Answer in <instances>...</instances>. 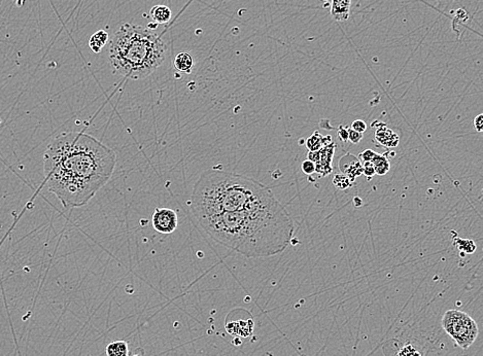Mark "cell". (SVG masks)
<instances>
[{
    "label": "cell",
    "mask_w": 483,
    "mask_h": 356,
    "mask_svg": "<svg viewBox=\"0 0 483 356\" xmlns=\"http://www.w3.org/2000/svg\"><path fill=\"white\" fill-rule=\"evenodd\" d=\"M116 163V152L95 137L61 133L44 151V182L64 208L81 207L109 182Z\"/></svg>",
    "instance_id": "obj_1"
},
{
    "label": "cell",
    "mask_w": 483,
    "mask_h": 356,
    "mask_svg": "<svg viewBox=\"0 0 483 356\" xmlns=\"http://www.w3.org/2000/svg\"><path fill=\"white\" fill-rule=\"evenodd\" d=\"M208 236L246 258L272 257L291 243L294 223L277 200L267 205L198 218Z\"/></svg>",
    "instance_id": "obj_2"
},
{
    "label": "cell",
    "mask_w": 483,
    "mask_h": 356,
    "mask_svg": "<svg viewBox=\"0 0 483 356\" xmlns=\"http://www.w3.org/2000/svg\"><path fill=\"white\" fill-rule=\"evenodd\" d=\"M277 201L273 191L258 180L223 170L204 171L190 199L193 214L200 217L234 212Z\"/></svg>",
    "instance_id": "obj_3"
},
{
    "label": "cell",
    "mask_w": 483,
    "mask_h": 356,
    "mask_svg": "<svg viewBox=\"0 0 483 356\" xmlns=\"http://www.w3.org/2000/svg\"><path fill=\"white\" fill-rule=\"evenodd\" d=\"M167 46L146 27L125 23L111 39L109 59L119 75L144 79L163 64Z\"/></svg>",
    "instance_id": "obj_4"
},
{
    "label": "cell",
    "mask_w": 483,
    "mask_h": 356,
    "mask_svg": "<svg viewBox=\"0 0 483 356\" xmlns=\"http://www.w3.org/2000/svg\"><path fill=\"white\" fill-rule=\"evenodd\" d=\"M444 331L463 349H468L478 336V325L475 320L465 312L448 310L441 320Z\"/></svg>",
    "instance_id": "obj_5"
},
{
    "label": "cell",
    "mask_w": 483,
    "mask_h": 356,
    "mask_svg": "<svg viewBox=\"0 0 483 356\" xmlns=\"http://www.w3.org/2000/svg\"><path fill=\"white\" fill-rule=\"evenodd\" d=\"M151 224L160 234L169 235L177 229V213L171 208H156L151 216Z\"/></svg>",
    "instance_id": "obj_6"
},
{
    "label": "cell",
    "mask_w": 483,
    "mask_h": 356,
    "mask_svg": "<svg viewBox=\"0 0 483 356\" xmlns=\"http://www.w3.org/2000/svg\"><path fill=\"white\" fill-rule=\"evenodd\" d=\"M336 144L332 142L329 145L323 146L319 149V161L315 164V172L319 174L320 177L328 176L332 173V161L334 158Z\"/></svg>",
    "instance_id": "obj_7"
},
{
    "label": "cell",
    "mask_w": 483,
    "mask_h": 356,
    "mask_svg": "<svg viewBox=\"0 0 483 356\" xmlns=\"http://www.w3.org/2000/svg\"><path fill=\"white\" fill-rule=\"evenodd\" d=\"M339 168L342 174L346 175L351 181H354V179L358 176L363 174L362 163L354 156H351L350 154H347L340 159Z\"/></svg>",
    "instance_id": "obj_8"
},
{
    "label": "cell",
    "mask_w": 483,
    "mask_h": 356,
    "mask_svg": "<svg viewBox=\"0 0 483 356\" xmlns=\"http://www.w3.org/2000/svg\"><path fill=\"white\" fill-rule=\"evenodd\" d=\"M376 124L377 127L376 131H375L376 140L387 147H396L400 142V137L391 129H389L385 124L378 122Z\"/></svg>",
    "instance_id": "obj_9"
},
{
    "label": "cell",
    "mask_w": 483,
    "mask_h": 356,
    "mask_svg": "<svg viewBox=\"0 0 483 356\" xmlns=\"http://www.w3.org/2000/svg\"><path fill=\"white\" fill-rule=\"evenodd\" d=\"M351 0H332L331 16L338 22H344L349 17Z\"/></svg>",
    "instance_id": "obj_10"
},
{
    "label": "cell",
    "mask_w": 483,
    "mask_h": 356,
    "mask_svg": "<svg viewBox=\"0 0 483 356\" xmlns=\"http://www.w3.org/2000/svg\"><path fill=\"white\" fill-rule=\"evenodd\" d=\"M227 332L231 335L235 336H240V337H248L252 334L253 331V321L251 319L243 321H233L231 323H228L227 326Z\"/></svg>",
    "instance_id": "obj_11"
},
{
    "label": "cell",
    "mask_w": 483,
    "mask_h": 356,
    "mask_svg": "<svg viewBox=\"0 0 483 356\" xmlns=\"http://www.w3.org/2000/svg\"><path fill=\"white\" fill-rule=\"evenodd\" d=\"M333 142L332 136H323L319 132H314L306 140V147L309 151L319 150L323 146L329 145Z\"/></svg>",
    "instance_id": "obj_12"
},
{
    "label": "cell",
    "mask_w": 483,
    "mask_h": 356,
    "mask_svg": "<svg viewBox=\"0 0 483 356\" xmlns=\"http://www.w3.org/2000/svg\"><path fill=\"white\" fill-rule=\"evenodd\" d=\"M173 64L177 71L182 73H191L194 67V60L189 53L183 52L176 55Z\"/></svg>",
    "instance_id": "obj_13"
},
{
    "label": "cell",
    "mask_w": 483,
    "mask_h": 356,
    "mask_svg": "<svg viewBox=\"0 0 483 356\" xmlns=\"http://www.w3.org/2000/svg\"><path fill=\"white\" fill-rule=\"evenodd\" d=\"M149 15L157 24H166L170 21L172 13L167 6L160 5V6H155L150 10Z\"/></svg>",
    "instance_id": "obj_14"
},
{
    "label": "cell",
    "mask_w": 483,
    "mask_h": 356,
    "mask_svg": "<svg viewBox=\"0 0 483 356\" xmlns=\"http://www.w3.org/2000/svg\"><path fill=\"white\" fill-rule=\"evenodd\" d=\"M107 41H109V34H107V32H105L104 30H98L91 36L89 40V46L94 53H99Z\"/></svg>",
    "instance_id": "obj_15"
},
{
    "label": "cell",
    "mask_w": 483,
    "mask_h": 356,
    "mask_svg": "<svg viewBox=\"0 0 483 356\" xmlns=\"http://www.w3.org/2000/svg\"><path fill=\"white\" fill-rule=\"evenodd\" d=\"M371 163L373 164L375 168V174L380 175V176L386 175L391 169V164L388 157L386 155L377 154V152H376V155L374 156Z\"/></svg>",
    "instance_id": "obj_16"
},
{
    "label": "cell",
    "mask_w": 483,
    "mask_h": 356,
    "mask_svg": "<svg viewBox=\"0 0 483 356\" xmlns=\"http://www.w3.org/2000/svg\"><path fill=\"white\" fill-rule=\"evenodd\" d=\"M107 356H128V344L125 341H115L106 347Z\"/></svg>",
    "instance_id": "obj_17"
},
{
    "label": "cell",
    "mask_w": 483,
    "mask_h": 356,
    "mask_svg": "<svg viewBox=\"0 0 483 356\" xmlns=\"http://www.w3.org/2000/svg\"><path fill=\"white\" fill-rule=\"evenodd\" d=\"M333 183L339 189H346L352 185V181L344 174H336L334 176Z\"/></svg>",
    "instance_id": "obj_18"
},
{
    "label": "cell",
    "mask_w": 483,
    "mask_h": 356,
    "mask_svg": "<svg viewBox=\"0 0 483 356\" xmlns=\"http://www.w3.org/2000/svg\"><path fill=\"white\" fill-rule=\"evenodd\" d=\"M457 248L462 251H465L466 253H473L475 250H476V245L473 241L471 240H464V239H460V238H456V242H455Z\"/></svg>",
    "instance_id": "obj_19"
},
{
    "label": "cell",
    "mask_w": 483,
    "mask_h": 356,
    "mask_svg": "<svg viewBox=\"0 0 483 356\" xmlns=\"http://www.w3.org/2000/svg\"><path fill=\"white\" fill-rule=\"evenodd\" d=\"M398 356H421V354L412 345L407 344L398 352Z\"/></svg>",
    "instance_id": "obj_20"
},
{
    "label": "cell",
    "mask_w": 483,
    "mask_h": 356,
    "mask_svg": "<svg viewBox=\"0 0 483 356\" xmlns=\"http://www.w3.org/2000/svg\"><path fill=\"white\" fill-rule=\"evenodd\" d=\"M362 165H363V174H365V176L368 179H371L375 175V168L373 164L371 162H364L362 163Z\"/></svg>",
    "instance_id": "obj_21"
},
{
    "label": "cell",
    "mask_w": 483,
    "mask_h": 356,
    "mask_svg": "<svg viewBox=\"0 0 483 356\" xmlns=\"http://www.w3.org/2000/svg\"><path fill=\"white\" fill-rule=\"evenodd\" d=\"M301 170L307 175H311L315 172V164L309 160H306L301 165Z\"/></svg>",
    "instance_id": "obj_22"
},
{
    "label": "cell",
    "mask_w": 483,
    "mask_h": 356,
    "mask_svg": "<svg viewBox=\"0 0 483 356\" xmlns=\"http://www.w3.org/2000/svg\"><path fill=\"white\" fill-rule=\"evenodd\" d=\"M375 155H376V152H375L374 150H372V149H367V150L363 151L362 154H360L359 159H360V161H362L363 163H364V162H371V161L373 160V158H374Z\"/></svg>",
    "instance_id": "obj_23"
},
{
    "label": "cell",
    "mask_w": 483,
    "mask_h": 356,
    "mask_svg": "<svg viewBox=\"0 0 483 356\" xmlns=\"http://www.w3.org/2000/svg\"><path fill=\"white\" fill-rule=\"evenodd\" d=\"M363 139V134L359 133L351 128H348V141H350L353 144L359 143Z\"/></svg>",
    "instance_id": "obj_24"
},
{
    "label": "cell",
    "mask_w": 483,
    "mask_h": 356,
    "mask_svg": "<svg viewBox=\"0 0 483 356\" xmlns=\"http://www.w3.org/2000/svg\"><path fill=\"white\" fill-rule=\"evenodd\" d=\"M351 129L359 132V133H364L366 130H367V125L364 121L362 120H355L353 121V123L351 124Z\"/></svg>",
    "instance_id": "obj_25"
},
{
    "label": "cell",
    "mask_w": 483,
    "mask_h": 356,
    "mask_svg": "<svg viewBox=\"0 0 483 356\" xmlns=\"http://www.w3.org/2000/svg\"><path fill=\"white\" fill-rule=\"evenodd\" d=\"M337 135H338V138H339L340 141H342V142L348 141V128L343 127V126H339L338 131H337Z\"/></svg>",
    "instance_id": "obj_26"
},
{
    "label": "cell",
    "mask_w": 483,
    "mask_h": 356,
    "mask_svg": "<svg viewBox=\"0 0 483 356\" xmlns=\"http://www.w3.org/2000/svg\"><path fill=\"white\" fill-rule=\"evenodd\" d=\"M307 160L313 162L314 164H316L318 161H319V150H315V151H308V154H307Z\"/></svg>",
    "instance_id": "obj_27"
},
{
    "label": "cell",
    "mask_w": 483,
    "mask_h": 356,
    "mask_svg": "<svg viewBox=\"0 0 483 356\" xmlns=\"http://www.w3.org/2000/svg\"><path fill=\"white\" fill-rule=\"evenodd\" d=\"M482 123H483V116L478 115L474 119V128L477 132H482Z\"/></svg>",
    "instance_id": "obj_28"
},
{
    "label": "cell",
    "mask_w": 483,
    "mask_h": 356,
    "mask_svg": "<svg viewBox=\"0 0 483 356\" xmlns=\"http://www.w3.org/2000/svg\"><path fill=\"white\" fill-rule=\"evenodd\" d=\"M132 356H143V350H138V352H136Z\"/></svg>",
    "instance_id": "obj_29"
},
{
    "label": "cell",
    "mask_w": 483,
    "mask_h": 356,
    "mask_svg": "<svg viewBox=\"0 0 483 356\" xmlns=\"http://www.w3.org/2000/svg\"><path fill=\"white\" fill-rule=\"evenodd\" d=\"M323 2H329V0H323Z\"/></svg>",
    "instance_id": "obj_30"
}]
</instances>
